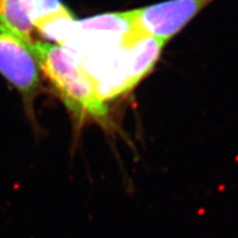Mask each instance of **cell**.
Wrapping results in <instances>:
<instances>
[{"mask_svg":"<svg viewBox=\"0 0 238 238\" xmlns=\"http://www.w3.org/2000/svg\"><path fill=\"white\" fill-rule=\"evenodd\" d=\"M31 44L0 24V74L22 94L34 121L32 105L39 91L40 69L30 49Z\"/></svg>","mask_w":238,"mask_h":238,"instance_id":"7a4b0ae2","label":"cell"},{"mask_svg":"<svg viewBox=\"0 0 238 238\" xmlns=\"http://www.w3.org/2000/svg\"><path fill=\"white\" fill-rule=\"evenodd\" d=\"M38 0H0V24L33 43V14Z\"/></svg>","mask_w":238,"mask_h":238,"instance_id":"277c9868","label":"cell"},{"mask_svg":"<svg viewBox=\"0 0 238 238\" xmlns=\"http://www.w3.org/2000/svg\"><path fill=\"white\" fill-rule=\"evenodd\" d=\"M30 49L39 69L49 79L71 116L74 144L87 123H96L112 131L114 125L107 103L98 94L95 82L84 65L67 49L51 43L36 41Z\"/></svg>","mask_w":238,"mask_h":238,"instance_id":"6da1fadb","label":"cell"},{"mask_svg":"<svg viewBox=\"0 0 238 238\" xmlns=\"http://www.w3.org/2000/svg\"><path fill=\"white\" fill-rule=\"evenodd\" d=\"M214 0H167L131 10L141 35L167 43Z\"/></svg>","mask_w":238,"mask_h":238,"instance_id":"3957f363","label":"cell"}]
</instances>
